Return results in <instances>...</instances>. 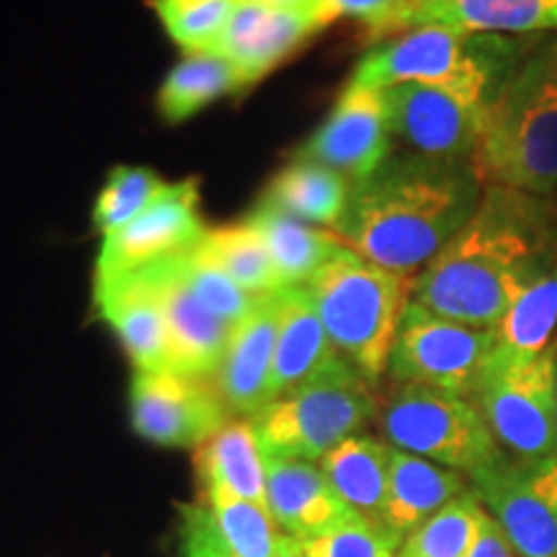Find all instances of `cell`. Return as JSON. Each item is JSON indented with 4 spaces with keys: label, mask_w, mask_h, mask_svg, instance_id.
Segmentation results:
<instances>
[{
    "label": "cell",
    "mask_w": 557,
    "mask_h": 557,
    "mask_svg": "<svg viewBox=\"0 0 557 557\" xmlns=\"http://www.w3.org/2000/svg\"><path fill=\"white\" fill-rule=\"evenodd\" d=\"M557 269V199L485 186L468 225L416 276L410 299L472 329H496L521 292Z\"/></svg>",
    "instance_id": "6da1fadb"
},
{
    "label": "cell",
    "mask_w": 557,
    "mask_h": 557,
    "mask_svg": "<svg viewBox=\"0 0 557 557\" xmlns=\"http://www.w3.org/2000/svg\"><path fill=\"white\" fill-rule=\"evenodd\" d=\"M483 191L472 160L389 152L377 171L351 184L333 233L364 259L408 276L468 225Z\"/></svg>",
    "instance_id": "7a4b0ae2"
},
{
    "label": "cell",
    "mask_w": 557,
    "mask_h": 557,
    "mask_svg": "<svg viewBox=\"0 0 557 557\" xmlns=\"http://www.w3.org/2000/svg\"><path fill=\"white\" fill-rule=\"evenodd\" d=\"M485 186L557 194V37H540L487 107L472 158Z\"/></svg>",
    "instance_id": "3957f363"
},
{
    "label": "cell",
    "mask_w": 557,
    "mask_h": 557,
    "mask_svg": "<svg viewBox=\"0 0 557 557\" xmlns=\"http://www.w3.org/2000/svg\"><path fill=\"white\" fill-rule=\"evenodd\" d=\"M537 39L416 26L372 47L354 67L351 81L372 88L423 83L491 107L500 86Z\"/></svg>",
    "instance_id": "277c9868"
},
{
    "label": "cell",
    "mask_w": 557,
    "mask_h": 557,
    "mask_svg": "<svg viewBox=\"0 0 557 557\" xmlns=\"http://www.w3.org/2000/svg\"><path fill=\"white\" fill-rule=\"evenodd\" d=\"M410 278L344 246L305 284L336 351L369 385L387 374L398 320L410 299Z\"/></svg>",
    "instance_id": "5b68a950"
},
{
    "label": "cell",
    "mask_w": 557,
    "mask_h": 557,
    "mask_svg": "<svg viewBox=\"0 0 557 557\" xmlns=\"http://www.w3.org/2000/svg\"><path fill=\"white\" fill-rule=\"evenodd\" d=\"M377 413L374 385L344 364L271 400L250 416V423L267 457L318 465L348 436L361 434Z\"/></svg>",
    "instance_id": "8992f818"
},
{
    "label": "cell",
    "mask_w": 557,
    "mask_h": 557,
    "mask_svg": "<svg viewBox=\"0 0 557 557\" xmlns=\"http://www.w3.org/2000/svg\"><path fill=\"white\" fill-rule=\"evenodd\" d=\"M380 431L393 449L478 475L506 455L470 398L421 385H395L380 403Z\"/></svg>",
    "instance_id": "52a82bcc"
},
{
    "label": "cell",
    "mask_w": 557,
    "mask_h": 557,
    "mask_svg": "<svg viewBox=\"0 0 557 557\" xmlns=\"http://www.w3.org/2000/svg\"><path fill=\"white\" fill-rule=\"evenodd\" d=\"M472 403L506 455H555L557 346L537 359H508L493 348Z\"/></svg>",
    "instance_id": "ba28073f"
},
{
    "label": "cell",
    "mask_w": 557,
    "mask_h": 557,
    "mask_svg": "<svg viewBox=\"0 0 557 557\" xmlns=\"http://www.w3.org/2000/svg\"><path fill=\"white\" fill-rule=\"evenodd\" d=\"M496 348V331L472 329L408 299L387 359L395 385H421L470 398Z\"/></svg>",
    "instance_id": "9c48e42d"
},
{
    "label": "cell",
    "mask_w": 557,
    "mask_h": 557,
    "mask_svg": "<svg viewBox=\"0 0 557 557\" xmlns=\"http://www.w3.org/2000/svg\"><path fill=\"white\" fill-rule=\"evenodd\" d=\"M487 517L519 557H557V451L521 459L504 455L470 478Z\"/></svg>",
    "instance_id": "30bf717a"
},
{
    "label": "cell",
    "mask_w": 557,
    "mask_h": 557,
    "mask_svg": "<svg viewBox=\"0 0 557 557\" xmlns=\"http://www.w3.org/2000/svg\"><path fill=\"white\" fill-rule=\"evenodd\" d=\"M199 218V184L194 178L169 184L160 197L127 225L103 235L96 278L137 274L184 253L205 238Z\"/></svg>",
    "instance_id": "8fae6325"
},
{
    "label": "cell",
    "mask_w": 557,
    "mask_h": 557,
    "mask_svg": "<svg viewBox=\"0 0 557 557\" xmlns=\"http://www.w3.org/2000/svg\"><path fill=\"white\" fill-rule=\"evenodd\" d=\"M132 429L158 447L199 449L230 423L220 393L176 372H135Z\"/></svg>",
    "instance_id": "7c38bea8"
},
{
    "label": "cell",
    "mask_w": 557,
    "mask_h": 557,
    "mask_svg": "<svg viewBox=\"0 0 557 557\" xmlns=\"http://www.w3.org/2000/svg\"><path fill=\"white\" fill-rule=\"evenodd\" d=\"M385 90L393 137L429 158L472 160L485 135L487 107L451 90L400 83Z\"/></svg>",
    "instance_id": "4fadbf2b"
},
{
    "label": "cell",
    "mask_w": 557,
    "mask_h": 557,
    "mask_svg": "<svg viewBox=\"0 0 557 557\" xmlns=\"http://www.w3.org/2000/svg\"><path fill=\"white\" fill-rule=\"evenodd\" d=\"M393 150L385 90L348 81L336 107L297 152V160L325 165L351 184L367 178Z\"/></svg>",
    "instance_id": "5bb4252c"
},
{
    "label": "cell",
    "mask_w": 557,
    "mask_h": 557,
    "mask_svg": "<svg viewBox=\"0 0 557 557\" xmlns=\"http://www.w3.org/2000/svg\"><path fill=\"white\" fill-rule=\"evenodd\" d=\"M143 274L163 305L171 344V372L194 380L218 374L233 329L194 295L181 274L176 256L145 269Z\"/></svg>",
    "instance_id": "9a60e30c"
},
{
    "label": "cell",
    "mask_w": 557,
    "mask_h": 557,
    "mask_svg": "<svg viewBox=\"0 0 557 557\" xmlns=\"http://www.w3.org/2000/svg\"><path fill=\"white\" fill-rule=\"evenodd\" d=\"M323 29L325 24L315 13L238 0L225 32L209 52L225 58L248 86L282 65L292 52Z\"/></svg>",
    "instance_id": "2e32d148"
},
{
    "label": "cell",
    "mask_w": 557,
    "mask_h": 557,
    "mask_svg": "<svg viewBox=\"0 0 557 557\" xmlns=\"http://www.w3.org/2000/svg\"><path fill=\"white\" fill-rule=\"evenodd\" d=\"M94 299L96 310L120 336L137 372H171L165 312L143 271L114 278H96Z\"/></svg>",
    "instance_id": "e0dca14e"
},
{
    "label": "cell",
    "mask_w": 557,
    "mask_h": 557,
    "mask_svg": "<svg viewBox=\"0 0 557 557\" xmlns=\"http://www.w3.org/2000/svg\"><path fill=\"white\" fill-rule=\"evenodd\" d=\"M267 508L292 540L320 537L359 517L333 491L323 470L302 459L267 457Z\"/></svg>",
    "instance_id": "ac0fdd59"
},
{
    "label": "cell",
    "mask_w": 557,
    "mask_h": 557,
    "mask_svg": "<svg viewBox=\"0 0 557 557\" xmlns=\"http://www.w3.org/2000/svg\"><path fill=\"white\" fill-rule=\"evenodd\" d=\"M282 292L261 299L250 315L233 329L227 351L218 369L220 398L230 413L256 416L269 406V382L274 367Z\"/></svg>",
    "instance_id": "d6986e66"
},
{
    "label": "cell",
    "mask_w": 557,
    "mask_h": 557,
    "mask_svg": "<svg viewBox=\"0 0 557 557\" xmlns=\"http://www.w3.org/2000/svg\"><path fill=\"white\" fill-rule=\"evenodd\" d=\"M344 364H348V361L333 348L308 289H284L282 308H278L269 403Z\"/></svg>",
    "instance_id": "ffe728a7"
},
{
    "label": "cell",
    "mask_w": 557,
    "mask_h": 557,
    "mask_svg": "<svg viewBox=\"0 0 557 557\" xmlns=\"http://www.w3.org/2000/svg\"><path fill=\"white\" fill-rule=\"evenodd\" d=\"M447 26L470 34L542 37L557 32V0H423L406 13L403 32Z\"/></svg>",
    "instance_id": "44dd1931"
},
{
    "label": "cell",
    "mask_w": 557,
    "mask_h": 557,
    "mask_svg": "<svg viewBox=\"0 0 557 557\" xmlns=\"http://www.w3.org/2000/svg\"><path fill=\"white\" fill-rule=\"evenodd\" d=\"M470 491V480L431 459L393 449L382 521L403 540L444 506Z\"/></svg>",
    "instance_id": "7402d4cb"
},
{
    "label": "cell",
    "mask_w": 557,
    "mask_h": 557,
    "mask_svg": "<svg viewBox=\"0 0 557 557\" xmlns=\"http://www.w3.org/2000/svg\"><path fill=\"white\" fill-rule=\"evenodd\" d=\"M246 222L267 243L284 289L305 287L346 246L336 233L289 218L267 201H259Z\"/></svg>",
    "instance_id": "603a6c76"
},
{
    "label": "cell",
    "mask_w": 557,
    "mask_h": 557,
    "mask_svg": "<svg viewBox=\"0 0 557 557\" xmlns=\"http://www.w3.org/2000/svg\"><path fill=\"white\" fill-rule=\"evenodd\" d=\"M393 447L372 434H357L341 442L318 462L341 500L364 519L382 521L389 483Z\"/></svg>",
    "instance_id": "cb8c5ba5"
},
{
    "label": "cell",
    "mask_w": 557,
    "mask_h": 557,
    "mask_svg": "<svg viewBox=\"0 0 557 557\" xmlns=\"http://www.w3.org/2000/svg\"><path fill=\"white\" fill-rule=\"evenodd\" d=\"M201 485H222L235 496L267 506V455L250 418H235L199 447Z\"/></svg>",
    "instance_id": "d4e9b609"
},
{
    "label": "cell",
    "mask_w": 557,
    "mask_h": 557,
    "mask_svg": "<svg viewBox=\"0 0 557 557\" xmlns=\"http://www.w3.org/2000/svg\"><path fill=\"white\" fill-rule=\"evenodd\" d=\"M351 194V181L325 165L292 160L282 173H276L261 201L282 209L299 222L320 227H333L341 222Z\"/></svg>",
    "instance_id": "484cf974"
},
{
    "label": "cell",
    "mask_w": 557,
    "mask_h": 557,
    "mask_svg": "<svg viewBox=\"0 0 557 557\" xmlns=\"http://www.w3.org/2000/svg\"><path fill=\"white\" fill-rule=\"evenodd\" d=\"M243 86V75L225 58L212 52H189L160 86L158 111L171 124L186 122L212 101Z\"/></svg>",
    "instance_id": "4316f807"
},
{
    "label": "cell",
    "mask_w": 557,
    "mask_h": 557,
    "mask_svg": "<svg viewBox=\"0 0 557 557\" xmlns=\"http://www.w3.org/2000/svg\"><path fill=\"white\" fill-rule=\"evenodd\" d=\"M496 351L508 359H537L557 341V269L521 292L496 325Z\"/></svg>",
    "instance_id": "83f0119b"
},
{
    "label": "cell",
    "mask_w": 557,
    "mask_h": 557,
    "mask_svg": "<svg viewBox=\"0 0 557 557\" xmlns=\"http://www.w3.org/2000/svg\"><path fill=\"white\" fill-rule=\"evenodd\" d=\"M201 246L253 299H267L284 292L267 243L246 220L238 225L207 230Z\"/></svg>",
    "instance_id": "f1b7e54d"
},
{
    "label": "cell",
    "mask_w": 557,
    "mask_h": 557,
    "mask_svg": "<svg viewBox=\"0 0 557 557\" xmlns=\"http://www.w3.org/2000/svg\"><path fill=\"white\" fill-rule=\"evenodd\" d=\"M222 542L233 557H276L284 532L269 508L230 493L222 485H201Z\"/></svg>",
    "instance_id": "f546056e"
},
{
    "label": "cell",
    "mask_w": 557,
    "mask_h": 557,
    "mask_svg": "<svg viewBox=\"0 0 557 557\" xmlns=\"http://www.w3.org/2000/svg\"><path fill=\"white\" fill-rule=\"evenodd\" d=\"M485 508L475 491L462 493L403 540L398 557H465L475 542Z\"/></svg>",
    "instance_id": "4dcf8cb0"
},
{
    "label": "cell",
    "mask_w": 557,
    "mask_h": 557,
    "mask_svg": "<svg viewBox=\"0 0 557 557\" xmlns=\"http://www.w3.org/2000/svg\"><path fill=\"white\" fill-rule=\"evenodd\" d=\"M176 261L186 284H189L194 295L201 299V305H205L207 310H212L218 318L225 320L230 329L243 323V320L250 315V310L261 302V299L250 297L248 292L212 259V253L201 246V240L194 248L178 253Z\"/></svg>",
    "instance_id": "1f68e13d"
},
{
    "label": "cell",
    "mask_w": 557,
    "mask_h": 557,
    "mask_svg": "<svg viewBox=\"0 0 557 557\" xmlns=\"http://www.w3.org/2000/svg\"><path fill=\"white\" fill-rule=\"evenodd\" d=\"M169 189L156 171L143 165H116L94 205V225L101 235L114 233L148 209L160 194Z\"/></svg>",
    "instance_id": "d6a6232c"
},
{
    "label": "cell",
    "mask_w": 557,
    "mask_h": 557,
    "mask_svg": "<svg viewBox=\"0 0 557 557\" xmlns=\"http://www.w3.org/2000/svg\"><path fill=\"white\" fill-rule=\"evenodd\" d=\"M148 3L165 34L189 54L212 50L238 0H148Z\"/></svg>",
    "instance_id": "836d02e7"
},
{
    "label": "cell",
    "mask_w": 557,
    "mask_h": 557,
    "mask_svg": "<svg viewBox=\"0 0 557 557\" xmlns=\"http://www.w3.org/2000/svg\"><path fill=\"white\" fill-rule=\"evenodd\" d=\"M305 557H398L403 537L385 521L354 517L320 537L297 540Z\"/></svg>",
    "instance_id": "e575fe53"
},
{
    "label": "cell",
    "mask_w": 557,
    "mask_h": 557,
    "mask_svg": "<svg viewBox=\"0 0 557 557\" xmlns=\"http://www.w3.org/2000/svg\"><path fill=\"white\" fill-rule=\"evenodd\" d=\"M403 0H323L320 18L333 24L336 18H357L367 26L372 39H389L403 32Z\"/></svg>",
    "instance_id": "d590c367"
},
{
    "label": "cell",
    "mask_w": 557,
    "mask_h": 557,
    "mask_svg": "<svg viewBox=\"0 0 557 557\" xmlns=\"http://www.w3.org/2000/svg\"><path fill=\"white\" fill-rule=\"evenodd\" d=\"M181 557H233L207 506H181Z\"/></svg>",
    "instance_id": "8d00e7d4"
},
{
    "label": "cell",
    "mask_w": 557,
    "mask_h": 557,
    "mask_svg": "<svg viewBox=\"0 0 557 557\" xmlns=\"http://www.w3.org/2000/svg\"><path fill=\"white\" fill-rule=\"evenodd\" d=\"M465 557H519L513 553V547L508 545L506 534L500 532L496 521L487 517L485 511V519L483 524H480V532L475 542H472V547L468 549V555Z\"/></svg>",
    "instance_id": "74e56055"
},
{
    "label": "cell",
    "mask_w": 557,
    "mask_h": 557,
    "mask_svg": "<svg viewBox=\"0 0 557 557\" xmlns=\"http://www.w3.org/2000/svg\"><path fill=\"white\" fill-rule=\"evenodd\" d=\"M250 3H263V5H274V9H289V11H308V13H315V16H320V5H323V0H250Z\"/></svg>",
    "instance_id": "f35d334b"
},
{
    "label": "cell",
    "mask_w": 557,
    "mask_h": 557,
    "mask_svg": "<svg viewBox=\"0 0 557 557\" xmlns=\"http://www.w3.org/2000/svg\"><path fill=\"white\" fill-rule=\"evenodd\" d=\"M276 557H305V555L299 553L297 540H292V537H287V534H284V537H282V545H278V553H276Z\"/></svg>",
    "instance_id": "ab89813d"
},
{
    "label": "cell",
    "mask_w": 557,
    "mask_h": 557,
    "mask_svg": "<svg viewBox=\"0 0 557 557\" xmlns=\"http://www.w3.org/2000/svg\"><path fill=\"white\" fill-rule=\"evenodd\" d=\"M403 3H406V13L410 11V9H416L418 3H423V0H403ZM406 13H403V21H406ZM403 34V32H400Z\"/></svg>",
    "instance_id": "60d3db41"
},
{
    "label": "cell",
    "mask_w": 557,
    "mask_h": 557,
    "mask_svg": "<svg viewBox=\"0 0 557 557\" xmlns=\"http://www.w3.org/2000/svg\"><path fill=\"white\" fill-rule=\"evenodd\" d=\"M555 346H557V341H555Z\"/></svg>",
    "instance_id": "b9f144b4"
}]
</instances>
